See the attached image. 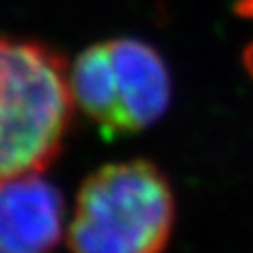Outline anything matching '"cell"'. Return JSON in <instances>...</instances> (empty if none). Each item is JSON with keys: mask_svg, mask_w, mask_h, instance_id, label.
<instances>
[{"mask_svg": "<svg viewBox=\"0 0 253 253\" xmlns=\"http://www.w3.org/2000/svg\"><path fill=\"white\" fill-rule=\"evenodd\" d=\"M70 70L48 44L0 36V181L42 173L72 120Z\"/></svg>", "mask_w": 253, "mask_h": 253, "instance_id": "cell-1", "label": "cell"}, {"mask_svg": "<svg viewBox=\"0 0 253 253\" xmlns=\"http://www.w3.org/2000/svg\"><path fill=\"white\" fill-rule=\"evenodd\" d=\"M173 217L171 185L156 164L116 162L82 183L68 243L72 253H162Z\"/></svg>", "mask_w": 253, "mask_h": 253, "instance_id": "cell-2", "label": "cell"}, {"mask_svg": "<svg viewBox=\"0 0 253 253\" xmlns=\"http://www.w3.org/2000/svg\"><path fill=\"white\" fill-rule=\"evenodd\" d=\"M122 134L148 130L168 112L171 102V78L156 48L138 38L108 40Z\"/></svg>", "mask_w": 253, "mask_h": 253, "instance_id": "cell-3", "label": "cell"}, {"mask_svg": "<svg viewBox=\"0 0 253 253\" xmlns=\"http://www.w3.org/2000/svg\"><path fill=\"white\" fill-rule=\"evenodd\" d=\"M62 221L64 200L42 173L0 181V253H48Z\"/></svg>", "mask_w": 253, "mask_h": 253, "instance_id": "cell-4", "label": "cell"}, {"mask_svg": "<svg viewBox=\"0 0 253 253\" xmlns=\"http://www.w3.org/2000/svg\"><path fill=\"white\" fill-rule=\"evenodd\" d=\"M70 90L74 106L98 126L102 136H124L108 40L80 52L70 70Z\"/></svg>", "mask_w": 253, "mask_h": 253, "instance_id": "cell-5", "label": "cell"}, {"mask_svg": "<svg viewBox=\"0 0 253 253\" xmlns=\"http://www.w3.org/2000/svg\"><path fill=\"white\" fill-rule=\"evenodd\" d=\"M235 14L245 18V20H253V0H237L235 2ZM243 66H245L247 74L253 78V40L243 50Z\"/></svg>", "mask_w": 253, "mask_h": 253, "instance_id": "cell-6", "label": "cell"}]
</instances>
